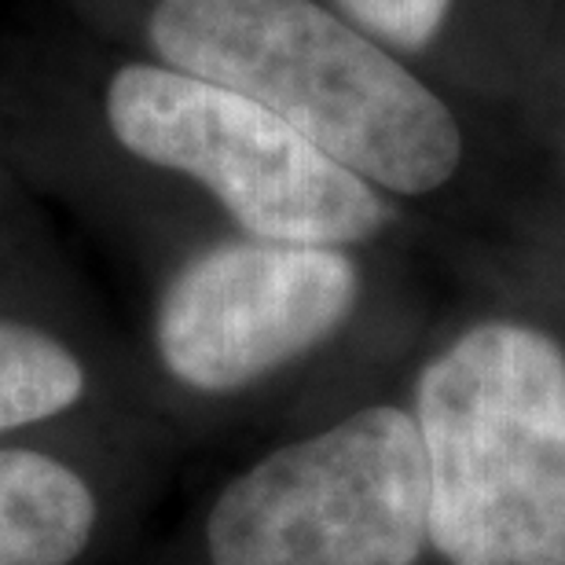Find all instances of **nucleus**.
<instances>
[{
    "label": "nucleus",
    "mask_w": 565,
    "mask_h": 565,
    "mask_svg": "<svg viewBox=\"0 0 565 565\" xmlns=\"http://www.w3.org/2000/svg\"><path fill=\"white\" fill-rule=\"evenodd\" d=\"M147 38L166 66L254 99L397 195L440 188L462 158L451 110L316 0H158Z\"/></svg>",
    "instance_id": "obj_1"
},
{
    "label": "nucleus",
    "mask_w": 565,
    "mask_h": 565,
    "mask_svg": "<svg viewBox=\"0 0 565 565\" xmlns=\"http://www.w3.org/2000/svg\"><path fill=\"white\" fill-rule=\"evenodd\" d=\"M429 540L451 565H565V356L547 334L481 323L415 397Z\"/></svg>",
    "instance_id": "obj_2"
},
{
    "label": "nucleus",
    "mask_w": 565,
    "mask_h": 565,
    "mask_svg": "<svg viewBox=\"0 0 565 565\" xmlns=\"http://www.w3.org/2000/svg\"><path fill=\"white\" fill-rule=\"evenodd\" d=\"M107 121L129 154L206 184L254 239L349 246L386 224L367 180L262 104L173 66H121Z\"/></svg>",
    "instance_id": "obj_3"
},
{
    "label": "nucleus",
    "mask_w": 565,
    "mask_h": 565,
    "mask_svg": "<svg viewBox=\"0 0 565 565\" xmlns=\"http://www.w3.org/2000/svg\"><path fill=\"white\" fill-rule=\"evenodd\" d=\"M426 540V451L401 408L273 451L210 514L213 565H415Z\"/></svg>",
    "instance_id": "obj_4"
},
{
    "label": "nucleus",
    "mask_w": 565,
    "mask_h": 565,
    "mask_svg": "<svg viewBox=\"0 0 565 565\" xmlns=\"http://www.w3.org/2000/svg\"><path fill=\"white\" fill-rule=\"evenodd\" d=\"M356 265L338 246H213L166 287L158 353L191 390H243L334 334L356 305Z\"/></svg>",
    "instance_id": "obj_5"
},
{
    "label": "nucleus",
    "mask_w": 565,
    "mask_h": 565,
    "mask_svg": "<svg viewBox=\"0 0 565 565\" xmlns=\"http://www.w3.org/2000/svg\"><path fill=\"white\" fill-rule=\"evenodd\" d=\"M88 484L41 451H0V565H71L93 536Z\"/></svg>",
    "instance_id": "obj_6"
},
{
    "label": "nucleus",
    "mask_w": 565,
    "mask_h": 565,
    "mask_svg": "<svg viewBox=\"0 0 565 565\" xmlns=\"http://www.w3.org/2000/svg\"><path fill=\"white\" fill-rule=\"evenodd\" d=\"M85 371L55 338L0 320V434L66 412L82 397Z\"/></svg>",
    "instance_id": "obj_7"
},
{
    "label": "nucleus",
    "mask_w": 565,
    "mask_h": 565,
    "mask_svg": "<svg viewBox=\"0 0 565 565\" xmlns=\"http://www.w3.org/2000/svg\"><path fill=\"white\" fill-rule=\"evenodd\" d=\"M367 38L401 52H419L437 38L451 0H334Z\"/></svg>",
    "instance_id": "obj_8"
}]
</instances>
